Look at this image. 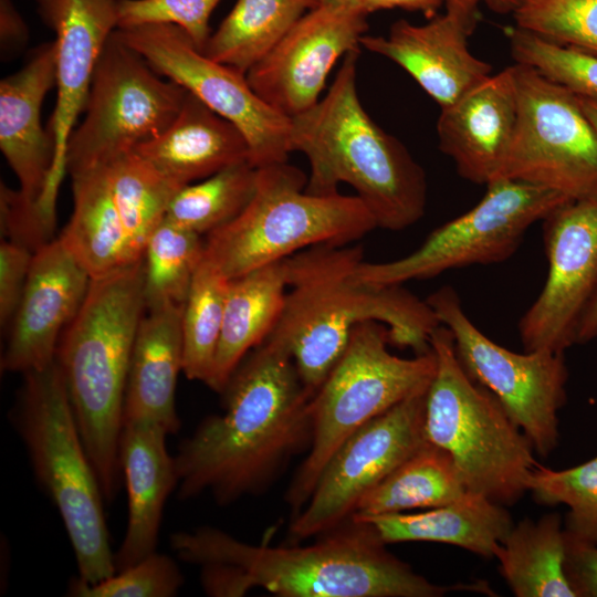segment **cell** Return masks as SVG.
Here are the masks:
<instances>
[{"label": "cell", "mask_w": 597, "mask_h": 597, "mask_svg": "<svg viewBox=\"0 0 597 597\" xmlns=\"http://www.w3.org/2000/svg\"><path fill=\"white\" fill-rule=\"evenodd\" d=\"M450 0H362L359 9L366 14L376 11L400 8L409 11H420L428 19L434 17L439 8Z\"/></svg>", "instance_id": "cell-45"}, {"label": "cell", "mask_w": 597, "mask_h": 597, "mask_svg": "<svg viewBox=\"0 0 597 597\" xmlns=\"http://www.w3.org/2000/svg\"><path fill=\"white\" fill-rule=\"evenodd\" d=\"M364 260L359 244H318L284 259L289 293L266 337L292 355L304 386L313 394L343 354L353 328L366 321L385 324L389 344L428 353L440 325L426 300L402 285H371L354 271Z\"/></svg>", "instance_id": "cell-3"}, {"label": "cell", "mask_w": 597, "mask_h": 597, "mask_svg": "<svg viewBox=\"0 0 597 597\" xmlns=\"http://www.w3.org/2000/svg\"><path fill=\"white\" fill-rule=\"evenodd\" d=\"M167 436L155 423L123 425L119 462L127 489L128 515L123 542L114 553L116 572L156 552L165 503L178 483L175 459L166 447Z\"/></svg>", "instance_id": "cell-23"}, {"label": "cell", "mask_w": 597, "mask_h": 597, "mask_svg": "<svg viewBox=\"0 0 597 597\" xmlns=\"http://www.w3.org/2000/svg\"><path fill=\"white\" fill-rule=\"evenodd\" d=\"M359 53L348 52L325 96L291 118V150L308 159L307 192L335 193L339 184H347L377 228L399 231L425 214L426 174L364 108L356 86Z\"/></svg>", "instance_id": "cell-4"}, {"label": "cell", "mask_w": 597, "mask_h": 597, "mask_svg": "<svg viewBox=\"0 0 597 597\" xmlns=\"http://www.w3.org/2000/svg\"><path fill=\"white\" fill-rule=\"evenodd\" d=\"M494 557L517 597H577L566 575V537L558 513L514 524Z\"/></svg>", "instance_id": "cell-29"}, {"label": "cell", "mask_w": 597, "mask_h": 597, "mask_svg": "<svg viewBox=\"0 0 597 597\" xmlns=\"http://www.w3.org/2000/svg\"><path fill=\"white\" fill-rule=\"evenodd\" d=\"M134 151L179 187L250 161L241 130L189 92L171 125Z\"/></svg>", "instance_id": "cell-25"}, {"label": "cell", "mask_w": 597, "mask_h": 597, "mask_svg": "<svg viewBox=\"0 0 597 597\" xmlns=\"http://www.w3.org/2000/svg\"><path fill=\"white\" fill-rule=\"evenodd\" d=\"M485 1L499 10H512L519 8L525 0H450L447 3L458 6L467 11L475 12L480 2Z\"/></svg>", "instance_id": "cell-47"}, {"label": "cell", "mask_w": 597, "mask_h": 597, "mask_svg": "<svg viewBox=\"0 0 597 597\" xmlns=\"http://www.w3.org/2000/svg\"><path fill=\"white\" fill-rule=\"evenodd\" d=\"M161 77L115 29L94 70L84 119L69 138L65 171L106 166L165 132L187 91Z\"/></svg>", "instance_id": "cell-10"}, {"label": "cell", "mask_w": 597, "mask_h": 597, "mask_svg": "<svg viewBox=\"0 0 597 597\" xmlns=\"http://www.w3.org/2000/svg\"><path fill=\"white\" fill-rule=\"evenodd\" d=\"M517 119L498 179L548 188L572 201L597 199V134L577 95L515 63Z\"/></svg>", "instance_id": "cell-13"}, {"label": "cell", "mask_w": 597, "mask_h": 597, "mask_svg": "<svg viewBox=\"0 0 597 597\" xmlns=\"http://www.w3.org/2000/svg\"><path fill=\"white\" fill-rule=\"evenodd\" d=\"M430 347L437 369L426 396L427 441L450 454L468 491L514 504L537 464L532 443L500 401L465 371L446 326L433 329Z\"/></svg>", "instance_id": "cell-8"}, {"label": "cell", "mask_w": 597, "mask_h": 597, "mask_svg": "<svg viewBox=\"0 0 597 597\" xmlns=\"http://www.w3.org/2000/svg\"><path fill=\"white\" fill-rule=\"evenodd\" d=\"M597 339V296L584 313L576 334V344Z\"/></svg>", "instance_id": "cell-46"}, {"label": "cell", "mask_w": 597, "mask_h": 597, "mask_svg": "<svg viewBox=\"0 0 597 597\" xmlns=\"http://www.w3.org/2000/svg\"><path fill=\"white\" fill-rule=\"evenodd\" d=\"M182 308L170 304L143 315L130 357L123 425L150 422L168 434L178 432L175 394L184 366Z\"/></svg>", "instance_id": "cell-24"}, {"label": "cell", "mask_w": 597, "mask_h": 597, "mask_svg": "<svg viewBox=\"0 0 597 597\" xmlns=\"http://www.w3.org/2000/svg\"><path fill=\"white\" fill-rule=\"evenodd\" d=\"M116 32L159 75L237 126L247 138L254 167L287 161L291 118L266 104L245 73L206 56L175 24L146 23L116 28Z\"/></svg>", "instance_id": "cell-14"}, {"label": "cell", "mask_w": 597, "mask_h": 597, "mask_svg": "<svg viewBox=\"0 0 597 597\" xmlns=\"http://www.w3.org/2000/svg\"><path fill=\"white\" fill-rule=\"evenodd\" d=\"M308 177L287 161L258 168L247 207L205 239V259L227 279L318 245H347L377 228L357 196L315 195Z\"/></svg>", "instance_id": "cell-7"}, {"label": "cell", "mask_w": 597, "mask_h": 597, "mask_svg": "<svg viewBox=\"0 0 597 597\" xmlns=\"http://www.w3.org/2000/svg\"><path fill=\"white\" fill-rule=\"evenodd\" d=\"M362 0H318L320 4L344 6L359 9ZM360 10V9H359Z\"/></svg>", "instance_id": "cell-49"}, {"label": "cell", "mask_w": 597, "mask_h": 597, "mask_svg": "<svg viewBox=\"0 0 597 597\" xmlns=\"http://www.w3.org/2000/svg\"><path fill=\"white\" fill-rule=\"evenodd\" d=\"M145 311L142 259L91 280L55 354L83 443L107 503L114 500L123 475L119 440L124 398L133 346Z\"/></svg>", "instance_id": "cell-5"}, {"label": "cell", "mask_w": 597, "mask_h": 597, "mask_svg": "<svg viewBox=\"0 0 597 597\" xmlns=\"http://www.w3.org/2000/svg\"><path fill=\"white\" fill-rule=\"evenodd\" d=\"M542 221L547 276L519 334L524 350L564 353L597 296V199L567 201Z\"/></svg>", "instance_id": "cell-16"}, {"label": "cell", "mask_w": 597, "mask_h": 597, "mask_svg": "<svg viewBox=\"0 0 597 597\" xmlns=\"http://www.w3.org/2000/svg\"><path fill=\"white\" fill-rule=\"evenodd\" d=\"M203 256L201 234L165 219L149 237L143 253L146 311L184 305Z\"/></svg>", "instance_id": "cell-35"}, {"label": "cell", "mask_w": 597, "mask_h": 597, "mask_svg": "<svg viewBox=\"0 0 597 597\" xmlns=\"http://www.w3.org/2000/svg\"><path fill=\"white\" fill-rule=\"evenodd\" d=\"M427 391L416 394L371 419L348 437L324 467L290 534L302 540L324 534L354 513L376 486L426 441Z\"/></svg>", "instance_id": "cell-15"}, {"label": "cell", "mask_w": 597, "mask_h": 597, "mask_svg": "<svg viewBox=\"0 0 597 597\" xmlns=\"http://www.w3.org/2000/svg\"><path fill=\"white\" fill-rule=\"evenodd\" d=\"M220 0H116L117 28L170 23L181 28L202 52L212 31V11Z\"/></svg>", "instance_id": "cell-40"}, {"label": "cell", "mask_w": 597, "mask_h": 597, "mask_svg": "<svg viewBox=\"0 0 597 597\" xmlns=\"http://www.w3.org/2000/svg\"><path fill=\"white\" fill-rule=\"evenodd\" d=\"M10 416L33 473L55 504L72 544L78 578L96 583L116 573L104 496L83 443L69 392L54 362L23 374Z\"/></svg>", "instance_id": "cell-6"}, {"label": "cell", "mask_w": 597, "mask_h": 597, "mask_svg": "<svg viewBox=\"0 0 597 597\" xmlns=\"http://www.w3.org/2000/svg\"><path fill=\"white\" fill-rule=\"evenodd\" d=\"M354 519L370 523L386 544L444 543L485 558L495 556L514 525L504 505L470 491L451 503L420 513L399 512Z\"/></svg>", "instance_id": "cell-26"}, {"label": "cell", "mask_w": 597, "mask_h": 597, "mask_svg": "<svg viewBox=\"0 0 597 597\" xmlns=\"http://www.w3.org/2000/svg\"><path fill=\"white\" fill-rule=\"evenodd\" d=\"M388 344L385 324H357L313 395L311 446L285 494L292 519L304 507L324 467L348 437L402 400L428 390L437 369L434 352L402 358L391 354Z\"/></svg>", "instance_id": "cell-9"}, {"label": "cell", "mask_w": 597, "mask_h": 597, "mask_svg": "<svg viewBox=\"0 0 597 597\" xmlns=\"http://www.w3.org/2000/svg\"><path fill=\"white\" fill-rule=\"evenodd\" d=\"M184 584L175 561L155 552L140 562L96 583L73 578L67 595L73 597H172Z\"/></svg>", "instance_id": "cell-39"}, {"label": "cell", "mask_w": 597, "mask_h": 597, "mask_svg": "<svg viewBox=\"0 0 597 597\" xmlns=\"http://www.w3.org/2000/svg\"><path fill=\"white\" fill-rule=\"evenodd\" d=\"M474 25L475 12L446 3L427 23L398 20L385 36L365 34L360 46L399 65L443 108L491 75L468 45Z\"/></svg>", "instance_id": "cell-20"}, {"label": "cell", "mask_w": 597, "mask_h": 597, "mask_svg": "<svg viewBox=\"0 0 597 597\" xmlns=\"http://www.w3.org/2000/svg\"><path fill=\"white\" fill-rule=\"evenodd\" d=\"M515 63L528 65L576 95L597 98V56L547 41L517 27L509 32Z\"/></svg>", "instance_id": "cell-38"}, {"label": "cell", "mask_w": 597, "mask_h": 597, "mask_svg": "<svg viewBox=\"0 0 597 597\" xmlns=\"http://www.w3.org/2000/svg\"><path fill=\"white\" fill-rule=\"evenodd\" d=\"M317 6L318 0H238L202 53L247 74Z\"/></svg>", "instance_id": "cell-31"}, {"label": "cell", "mask_w": 597, "mask_h": 597, "mask_svg": "<svg viewBox=\"0 0 597 597\" xmlns=\"http://www.w3.org/2000/svg\"><path fill=\"white\" fill-rule=\"evenodd\" d=\"M112 197L136 260L166 219L169 205L182 188L161 175L134 150L106 165Z\"/></svg>", "instance_id": "cell-32"}, {"label": "cell", "mask_w": 597, "mask_h": 597, "mask_svg": "<svg viewBox=\"0 0 597 597\" xmlns=\"http://www.w3.org/2000/svg\"><path fill=\"white\" fill-rule=\"evenodd\" d=\"M91 280L60 238L34 252L1 357L2 371L27 374L55 362L60 337L78 312Z\"/></svg>", "instance_id": "cell-19"}, {"label": "cell", "mask_w": 597, "mask_h": 597, "mask_svg": "<svg viewBox=\"0 0 597 597\" xmlns=\"http://www.w3.org/2000/svg\"><path fill=\"white\" fill-rule=\"evenodd\" d=\"M223 412L206 417L174 455L177 495L220 505L262 492L312 441L311 392L292 355L265 339L222 390Z\"/></svg>", "instance_id": "cell-1"}, {"label": "cell", "mask_w": 597, "mask_h": 597, "mask_svg": "<svg viewBox=\"0 0 597 597\" xmlns=\"http://www.w3.org/2000/svg\"><path fill=\"white\" fill-rule=\"evenodd\" d=\"M1 234L35 252L53 240L54 220L44 214L39 203L29 201L20 190L0 185Z\"/></svg>", "instance_id": "cell-41"}, {"label": "cell", "mask_w": 597, "mask_h": 597, "mask_svg": "<svg viewBox=\"0 0 597 597\" xmlns=\"http://www.w3.org/2000/svg\"><path fill=\"white\" fill-rule=\"evenodd\" d=\"M55 55L54 41L43 43L23 67L0 82V149L19 190L39 206L55 156L53 137L41 123L43 100L55 85Z\"/></svg>", "instance_id": "cell-22"}, {"label": "cell", "mask_w": 597, "mask_h": 597, "mask_svg": "<svg viewBox=\"0 0 597 597\" xmlns=\"http://www.w3.org/2000/svg\"><path fill=\"white\" fill-rule=\"evenodd\" d=\"M177 556L201 565L209 596L238 597L263 588L281 597H441L486 594L484 582L441 586L386 548L375 527L349 517L307 546L252 545L210 526L170 536Z\"/></svg>", "instance_id": "cell-2"}, {"label": "cell", "mask_w": 597, "mask_h": 597, "mask_svg": "<svg viewBox=\"0 0 597 597\" xmlns=\"http://www.w3.org/2000/svg\"><path fill=\"white\" fill-rule=\"evenodd\" d=\"M513 13L517 28L597 56V0H525Z\"/></svg>", "instance_id": "cell-37"}, {"label": "cell", "mask_w": 597, "mask_h": 597, "mask_svg": "<svg viewBox=\"0 0 597 597\" xmlns=\"http://www.w3.org/2000/svg\"><path fill=\"white\" fill-rule=\"evenodd\" d=\"M34 252L18 242L4 240L0 245V323H11L21 301Z\"/></svg>", "instance_id": "cell-42"}, {"label": "cell", "mask_w": 597, "mask_h": 597, "mask_svg": "<svg viewBox=\"0 0 597 597\" xmlns=\"http://www.w3.org/2000/svg\"><path fill=\"white\" fill-rule=\"evenodd\" d=\"M38 12L55 33L56 103L50 119L55 146L52 172L40 200L55 210L65 171V153L75 122L84 112L92 77L102 50L117 28L116 0H36Z\"/></svg>", "instance_id": "cell-18"}, {"label": "cell", "mask_w": 597, "mask_h": 597, "mask_svg": "<svg viewBox=\"0 0 597 597\" xmlns=\"http://www.w3.org/2000/svg\"><path fill=\"white\" fill-rule=\"evenodd\" d=\"M465 489L450 454L426 441L358 501L353 517L432 509L462 496Z\"/></svg>", "instance_id": "cell-30"}, {"label": "cell", "mask_w": 597, "mask_h": 597, "mask_svg": "<svg viewBox=\"0 0 597 597\" xmlns=\"http://www.w3.org/2000/svg\"><path fill=\"white\" fill-rule=\"evenodd\" d=\"M565 569L577 597H597L596 545L578 543L566 538Z\"/></svg>", "instance_id": "cell-43"}, {"label": "cell", "mask_w": 597, "mask_h": 597, "mask_svg": "<svg viewBox=\"0 0 597 597\" xmlns=\"http://www.w3.org/2000/svg\"><path fill=\"white\" fill-rule=\"evenodd\" d=\"M230 280L207 259L199 264L182 308V371L190 380L210 379L223 324Z\"/></svg>", "instance_id": "cell-34"}, {"label": "cell", "mask_w": 597, "mask_h": 597, "mask_svg": "<svg viewBox=\"0 0 597 597\" xmlns=\"http://www.w3.org/2000/svg\"><path fill=\"white\" fill-rule=\"evenodd\" d=\"M579 106L597 134V98L577 95Z\"/></svg>", "instance_id": "cell-48"}, {"label": "cell", "mask_w": 597, "mask_h": 597, "mask_svg": "<svg viewBox=\"0 0 597 597\" xmlns=\"http://www.w3.org/2000/svg\"><path fill=\"white\" fill-rule=\"evenodd\" d=\"M526 485L537 503L568 506L567 540L597 546V457L559 471L537 463Z\"/></svg>", "instance_id": "cell-36"}, {"label": "cell", "mask_w": 597, "mask_h": 597, "mask_svg": "<svg viewBox=\"0 0 597 597\" xmlns=\"http://www.w3.org/2000/svg\"><path fill=\"white\" fill-rule=\"evenodd\" d=\"M367 15L357 8L320 4L247 73L253 91L284 116L295 117L321 98L341 57L360 48Z\"/></svg>", "instance_id": "cell-17"}, {"label": "cell", "mask_w": 597, "mask_h": 597, "mask_svg": "<svg viewBox=\"0 0 597 597\" xmlns=\"http://www.w3.org/2000/svg\"><path fill=\"white\" fill-rule=\"evenodd\" d=\"M71 177L73 213L59 238L91 279L139 261L133 256L114 203L107 167H95Z\"/></svg>", "instance_id": "cell-28"}, {"label": "cell", "mask_w": 597, "mask_h": 597, "mask_svg": "<svg viewBox=\"0 0 597 597\" xmlns=\"http://www.w3.org/2000/svg\"><path fill=\"white\" fill-rule=\"evenodd\" d=\"M567 201L572 200L542 186L491 181L474 207L431 231L415 251L387 262L363 260L354 277L371 285H402L448 270L504 262L532 224Z\"/></svg>", "instance_id": "cell-11"}, {"label": "cell", "mask_w": 597, "mask_h": 597, "mask_svg": "<svg viewBox=\"0 0 597 597\" xmlns=\"http://www.w3.org/2000/svg\"><path fill=\"white\" fill-rule=\"evenodd\" d=\"M0 40L6 56L19 51L28 40V29L10 0L0 2Z\"/></svg>", "instance_id": "cell-44"}, {"label": "cell", "mask_w": 597, "mask_h": 597, "mask_svg": "<svg viewBox=\"0 0 597 597\" xmlns=\"http://www.w3.org/2000/svg\"><path fill=\"white\" fill-rule=\"evenodd\" d=\"M286 287L284 260L230 280L209 388L222 392L242 359L266 339L282 313Z\"/></svg>", "instance_id": "cell-27"}, {"label": "cell", "mask_w": 597, "mask_h": 597, "mask_svg": "<svg viewBox=\"0 0 597 597\" xmlns=\"http://www.w3.org/2000/svg\"><path fill=\"white\" fill-rule=\"evenodd\" d=\"M517 106L511 65L441 108L437 122L439 148L452 159L462 178L485 186L498 178L514 134Z\"/></svg>", "instance_id": "cell-21"}, {"label": "cell", "mask_w": 597, "mask_h": 597, "mask_svg": "<svg viewBox=\"0 0 597 597\" xmlns=\"http://www.w3.org/2000/svg\"><path fill=\"white\" fill-rule=\"evenodd\" d=\"M426 301L452 334L457 356L469 376L500 401L534 451L548 457L558 444V411L567 397L564 353H516L499 345L470 320L450 285L439 287Z\"/></svg>", "instance_id": "cell-12"}, {"label": "cell", "mask_w": 597, "mask_h": 597, "mask_svg": "<svg viewBox=\"0 0 597 597\" xmlns=\"http://www.w3.org/2000/svg\"><path fill=\"white\" fill-rule=\"evenodd\" d=\"M256 176L258 168L243 160L184 186L172 198L166 220L198 234H208L247 207L255 191Z\"/></svg>", "instance_id": "cell-33"}]
</instances>
